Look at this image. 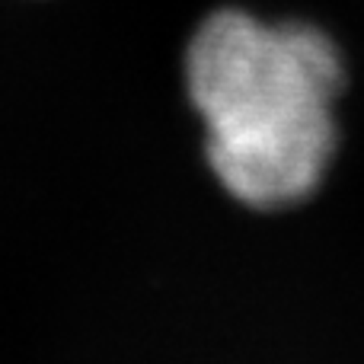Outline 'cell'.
I'll list each match as a JSON object with an SVG mask.
<instances>
[{
  "instance_id": "6da1fadb",
  "label": "cell",
  "mask_w": 364,
  "mask_h": 364,
  "mask_svg": "<svg viewBox=\"0 0 364 364\" xmlns=\"http://www.w3.org/2000/svg\"><path fill=\"white\" fill-rule=\"evenodd\" d=\"M186 70L208 160L227 192L246 205L282 208L320 186L342 87L339 55L323 32L224 10L195 32Z\"/></svg>"
}]
</instances>
